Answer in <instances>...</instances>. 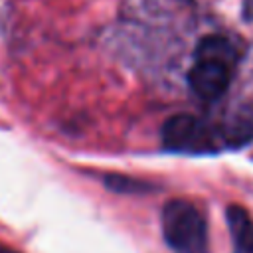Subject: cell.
Instances as JSON below:
<instances>
[{
  "label": "cell",
  "mask_w": 253,
  "mask_h": 253,
  "mask_svg": "<svg viewBox=\"0 0 253 253\" xmlns=\"http://www.w3.org/2000/svg\"><path fill=\"white\" fill-rule=\"evenodd\" d=\"M253 140V113L235 111L221 121L174 115L162 125V146L180 154H215Z\"/></svg>",
  "instance_id": "obj_1"
},
{
  "label": "cell",
  "mask_w": 253,
  "mask_h": 253,
  "mask_svg": "<svg viewBox=\"0 0 253 253\" xmlns=\"http://www.w3.org/2000/svg\"><path fill=\"white\" fill-rule=\"evenodd\" d=\"M237 51L233 43L221 36H208L196 47V59L188 73L192 93L202 101L219 99L233 75Z\"/></svg>",
  "instance_id": "obj_2"
},
{
  "label": "cell",
  "mask_w": 253,
  "mask_h": 253,
  "mask_svg": "<svg viewBox=\"0 0 253 253\" xmlns=\"http://www.w3.org/2000/svg\"><path fill=\"white\" fill-rule=\"evenodd\" d=\"M162 235L174 253H208V223L188 200H170L162 208Z\"/></svg>",
  "instance_id": "obj_3"
},
{
  "label": "cell",
  "mask_w": 253,
  "mask_h": 253,
  "mask_svg": "<svg viewBox=\"0 0 253 253\" xmlns=\"http://www.w3.org/2000/svg\"><path fill=\"white\" fill-rule=\"evenodd\" d=\"M225 217L235 253H253V219L249 211L237 204H231L225 210Z\"/></svg>",
  "instance_id": "obj_4"
},
{
  "label": "cell",
  "mask_w": 253,
  "mask_h": 253,
  "mask_svg": "<svg viewBox=\"0 0 253 253\" xmlns=\"http://www.w3.org/2000/svg\"><path fill=\"white\" fill-rule=\"evenodd\" d=\"M105 184L113 190V192H146V184L140 182V180H134V178H125V176H119V174H113V176H107L105 178Z\"/></svg>",
  "instance_id": "obj_5"
},
{
  "label": "cell",
  "mask_w": 253,
  "mask_h": 253,
  "mask_svg": "<svg viewBox=\"0 0 253 253\" xmlns=\"http://www.w3.org/2000/svg\"><path fill=\"white\" fill-rule=\"evenodd\" d=\"M0 253H18V251H14V249H10V247H4V245H0Z\"/></svg>",
  "instance_id": "obj_6"
}]
</instances>
